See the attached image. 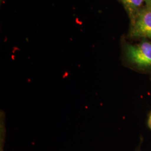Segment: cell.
Instances as JSON below:
<instances>
[{
    "mask_svg": "<svg viewBox=\"0 0 151 151\" xmlns=\"http://www.w3.org/2000/svg\"><path fill=\"white\" fill-rule=\"evenodd\" d=\"M4 139H1V147H0V151H4L3 149V144H4Z\"/></svg>",
    "mask_w": 151,
    "mask_h": 151,
    "instance_id": "cell-4",
    "label": "cell"
},
{
    "mask_svg": "<svg viewBox=\"0 0 151 151\" xmlns=\"http://www.w3.org/2000/svg\"><path fill=\"white\" fill-rule=\"evenodd\" d=\"M120 1L129 16L130 21L134 19L145 3V0H120Z\"/></svg>",
    "mask_w": 151,
    "mask_h": 151,
    "instance_id": "cell-3",
    "label": "cell"
},
{
    "mask_svg": "<svg viewBox=\"0 0 151 151\" xmlns=\"http://www.w3.org/2000/svg\"><path fill=\"white\" fill-rule=\"evenodd\" d=\"M124 53L127 62L136 68L146 70L151 69V43L143 40L136 44H125Z\"/></svg>",
    "mask_w": 151,
    "mask_h": 151,
    "instance_id": "cell-1",
    "label": "cell"
},
{
    "mask_svg": "<svg viewBox=\"0 0 151 151\" xmlns=\"http://www.w3.org/2000/svg\"><path fill=\"white\" fill-rule=\"evenodd\" d=\"M146 5L151 7V0H145Z\"/></svg>",
    "mask_w": 151,
    "mask_h": 151,
    "instance_id": "cell-5",
    "label": "cell"
},
{
    "mask_svg": "<svg viewBox=\"0 0 151 151\" xmlns=\"http://www.w3.org/2000/svg\"><path fill=\"white\" fill-rule=\"evenodd\" d=\"M148 127L149 128L151 129V114L149 117V119H148Z\"/></svg>",
    "mask_w": 151,
    "mask_h": 151,
    "instance_id": "cell-6",
    "label": "cell"
},
{
    "mask_svg": "<svg viewBox=\"0 0 151 151\" xmlns=\"http://www.w3.org/2000/svg\"><path fill=\"white\" fill-rule=\"evenodd\" d=\"M140 146H139L137 148V150H135V151H141V150H140Z\"/></svg>",
    "mask_w": 151,
    "mask_h": 151,
    "instance_id": "cell-7",
    "label": "cell"
},
{
    "mask_svg": "<svg viewBox=\"0 0 151 151\" xmlns=\"http://www.w3.org/2000/svg\"><path fill=\"white\" fill-rule=\"evenodd\" d=\"M129 37L151 40V7L145 5L131 20Z\"/></svg>",
    "mask_w": 151,
    "mask_h": 151,
    "instance_id": "cell-2",
    "label": "cell"
}]
</instances>
